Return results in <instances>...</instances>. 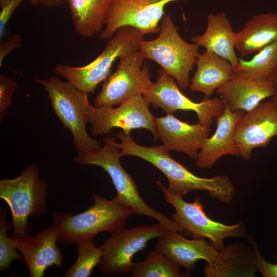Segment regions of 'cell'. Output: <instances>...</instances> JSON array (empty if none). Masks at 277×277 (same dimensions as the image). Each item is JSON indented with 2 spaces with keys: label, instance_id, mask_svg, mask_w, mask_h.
I'll return each instance as SVG.
<instances>
[{
  "label": "cell",
  "instance_id": "obj_1",
  "mask_svg": "<svg viewBox=\"0 0 277 277\" xmlns=\"http://www.w3.org/2000/svg\"><path fill=\"white\" fill-rule=\"evenodd\" d=\"M122 156H135L153 165L166 176L167 190L172 194L183 197L192 190L207 191L209 195L224 204L233 199L234 186L229 177L220 174L211 178L194 174L184 165L173 159L163 145L146 147L136 143L130 134L123 131L116 134Z\"/></svg>",
  "mask_w": 277,
  "mask_h": 277
},
{
  "label": "cell",
  "instance_id": "obj_2",
  "mask_svg": "<svg viewBox=\"0 0 277 277\" xmlns=\"http://www.w3.org/2000/svg\"><path fill=\"white\" fill-rule=\"evenodd\" d=\"M94 204L86 211L73 215L59 212L53 216L58 242L66 245L92 241L101 232L110 234L125 228L128 219L134 213L130 207L113 199L108 200L93 194Z\"/></svg>",
  "mask_w": 277,
  "mask_h": 277
},
{
  "label": "cell",
  "instance_id": "obj_3",
  "mask_svg": "<svg viewBox=\"0 0 277 277\" xmlns=\"http://www.w3.org/2000/svg\"><path fill=\"white\" fill-rule=\"evenodd\" d=\"M103 142V146L77 155L74 158V161L81 164L95 165L103 168L108 174L116 190V194L113 199L130 207L134 214L152 217L168 230L185 232L180 225L151 207L142 199L135 181L121 163L120 159L122 157L121 149L116 144L115 137H106Z\"/></svg>",
  "mask_w": 277,
  "mask_h": 277
},
{
  "label": "cell",
  "instance_id": "obj_4",
  "mask_svg": "<svg viewBox=\"0 0 277 277\" xmlns=\"http://www.w3.org/2000/svg\"><path fill=\"white\" fill-rule=\"evenodd\" d=\"M200 47L184 41L177 32L170 14L163 17L158 36L141 41L139 51L146 59L158 64L185 90L190 85V73L201 54Z\"/></svg>",
  "mask_w": 277,
  "mask_h": 277
},
{
  "label": "cell",
  "instance_id": "obj_5",
  "mask_svg": "<svg viewBox=\"0 0 277 277\" xmlns=\"http://www.w3.org/2000/svg\"><path fill=\"white\" fill-rule=\"evenodd\" d=\"M48 189L46 181L33 164L25 168L17 177L0 181V199L7 204L12 216L13 229L11 236L30 234L28 219L45 213Z\"/></svg>",
  "mask_w": 277,
  "mask_h": 277
},
{
  "label": "cell",
  "instance_id": "obj_6",
  "mask_svg": "<svg viewBox=\"0 0 277 277\" xmlns=\"http://www.w3.org/2000/svg\"><path fill=\"white\" fill-rule=\"evenodd\" d=\"M144 35L135 27H123L116 31L101 54L91 63L81 67L58 64L54 66V72L89 95L111 74L112 66L117 58L139 50L140 43L144 39Z\"/></svg>",
  "mask_w": 277,
  "mask_h": 277
},
{
  "label": "cell",
  "instance_id": "obj_7",
  "mask_svg": "<svg viewBox=\"0 0 277 277\" xmlns=\"http://www.w3.org/2000/svg\"><path fill=\"white\" fill-rule=\"evenodd\" d=\"M35 82L44 88L57 117L70 131L77 155L100 147V142L91 137L86 129L88 95L55 76L47 80L36 78Z\"/></svg>",
  "mask_w": 277,
  "mask_h": 277
},
{
  "label": "cell",
  "instance_id": "obj_8",
  "mask_svg": "<svg viewBox=\"0 0 277 277\" xmlns=\"http://www.w3.org/2000/svg\"><path fill=\"white\" fill-rule=\"evenodd\" d=\"M156 183L164 192L166 201L175 210L171 215V220L193 238L207 239L210 244L220 251L225 246V239H248L250 236L242 222L228 225L211 219L204 211L199 196L193 202L188 203L182 196L170 193L160 181H156Z\"/></svg>",
  "mask_w": 277,
  "mask_h": 277
},
{
  "label": "cell",
  "instance_id": "obj_9",
  "mask_svg": "<svg viewBox=\"0 0 277 277\" xmlns=\"http://www.w3.org/2000/svg\"><path fill=\"white\" fill-rule=\"evenodd\" d=\"M149 104L143 95H135L116 108L95 107L89 102L85 114L91 134L108 135L114 128L130 134L133 129L143 128L151 132L154 141L158 140L156 117L150 111Z\"/></svg>",
  "mask_w": 277,
  "mask_h": 277
},
{
  "label": "cell",
  "instance_id": "obj_10",
  "mask_svg": "<svg viewBox=\"0 0 277 277\" xmlns=\"http://www.w3.org/2000/svg\"><path fill=\"white\" fill-rule=\"evenodd\" d=\"M139 50L120 57L114 73L104 81L94 106H117L137 95H144L152 82L149 66Z\"/></svg>",
  "mask_w": 277,
  "mask_h": 277
},
{
  "label": "cell",
  "instance_id": "obj_11",
  "mask_svg": "<svg viewBox=\"0 0 277 277\" xmlns=\"http://www.w3.org/2000/svg\"><path fill=\"white\" fill-rule=\"evenodd\" d=\"M167 230L157 223L124 228L111 233L101 246L103 254L99 264L101 272L105 275L113 276L131 271L134 255L144 249L149 241Z\"/></svg>",
  "mask_w": 277,
  "mask_h": 277
},
{
  "label": "cell",
  "instance_id": "obj_12",
  "mask_svg": "<svg viewBox=\"0 0 277 277\" xmlns=\"http://www.w3.org/2000/svg\"><path fill=\"white\" fill-rule=\"evenodd\" d=\"M175 81L161 68L157 72L156 81L143 95L154 108H160L167 113L177 110L194 111L200 123L211 127L225 108L221 99L205 97L201 102H193L180 91Z\"/></svg>",
  "mask_w": 277,
  "mask_h": 277
},
{
  "label": "cell",
  "instance_id": "obj_13",
  "mask_svg": "<svg viewBox=\"0 0 277 277\" xmlns=\"http://www.w3.org/2000/svg\"><path fill=\"white\" fill-rule=\"evenodd\" d=\"M184 0H112L99 38L109 39L124 26L136 28L144 35L159 33L165 6Z\"/></svg>",
  "mask_w": 277,
  "mask_h": 277
},
{
  "label": "cell",
  "instance_id": "obj_14",
  "mask_svg": "<svg viewBox=\"0 0 277 277\" xmlns=\"http://www.w3.org/2000/svg\"><path fill=\"white\" fill-rule=\"evenodd\" d=\"M276 136L277 108L270 101L261 102L246 112L237 123L234 133L240 156L245 161L250 160L253 149L267 147Z\"/></svg>",
  "mask_w": 277,
  "mask_h": 277
},
{
  "label": "cell",
  "instance_id": "obj_15",
  "mask_svg": "<svg viewBox=\"0 0 277 277\" xmlns=\"http://www.w3.org/2000/svg\"><path fill=\"white\" fill-rule=\"evenodd\" d=\"M28 266L31 277H43L47 268L62 267L63 255L57 245V230L52 225L34 235L10 236Z\"/></svg>",
  "mask_w": 277,
  "mask_h": 277
},
{
  "label": "cell",
  "instance_id": "obj_16",
  "mask_svg": "<svg viewBox=\"0 0 277 277\" xmlns=\"http://www.w3.org/2000/svg\"><path fill=\"white\" fill-rule=\"evenodd\" d=\"M156 123L158 139L166 150L184 152L195 160L211 130V127L199 122L190 124L182 121L173 113L156 117Z\"/></svg>",
  "mask_w": 277,
  "mask_h": 277
},
{
  "label": "cell",
  "instance_id": "obj_17",
  "mask_svg": "<svg viewBox=\"0 0 277 277\" xmlns=\"http://www.w3.org/2000/svg\"><path fill=\"white\" fill-rule=\"evenodd\" d=\"M156 250L185 270L189 275L200 260L213 262L219 251L205 239L189 240L179 232L167 230L157 238Z\"/></svg>",
  "mask_w": 277,
  "mask_h": 277
},
{
  "label": "cell",
  "instance_id": "obj_18",
  "mask_svg": "<svg viewBox=\"0 0 277 277\" xmlns=\"http://www.w3.org/2000/svg\"><path fill=\"white\" fill-rule=\"evenodd\" d=\"M246 112H232L225 107L215 121L216 128L214 134L208 137L200 150L195 159V166L199 169H210L221 157L226 155L240 156V152L234 139L236 125Z\"/></svg>",
  "mask_w": 277,
  "mask_h": 277
},
{
  "label": "cell",
  "instance_id": "obj_19",
  "mask_svg": "<svg viewBox=\"0 0 277 277\" xmlns=\"http://www.w3.org/2000/svg\"><path fill=\"white\" fill-rule=\"evenodd\" d=\"M225 107L232 112H248L273 94V82L258 81L234 73L232 78L216 90Z\"/></svg>",
  "mask_w": 277,
  "mask_h": 277
},
{
  "label": "cell",
  "instance_id": "obj_20",
  "mask_svg": "<svg viewBox=\"0 0 277 277\" xmlns=\"http://www.w3.org/2000/svg\"><path fill=\"white\" fill-rule=\"evenodd\" d=\"M248 239L252 247L245 243L224 246L213 262L205 265V276H255V243L251 235Z\"/></svg>",
  "mask_w": 277,
  "mask_h": 277
},
{
  "label": "cell",
  "instance_id": "obj_21",
  "mask_svg": "<svg viewBox=\"0 0 277 277\" xmlns=\"http://www.w3.org/2000/svg\"><path fill=\"white\" fill-rule=\"evenodd\" d=\"M236 35V32L233 31L231 23L223 11L208 15L205 31L192 37L191 42L227 60L234 73L239 65V58L235 51Z\"/></svg>",
  "mask_w": 277,
  "mask_h": 277
},
{
  "label": "cell",
  "instance_id": "obj_22",
  "mask_svg": "<svg viewBox=\"0 0 277 277\" xmlns=\"http://www.w3.org/2000/svg\"><path fill=\"white\" fill-rule=\"evenodd\" d=\"M197 69L189 86L190 90L201 92L209 97L215 90L233 78L230 63L214 52L205 50L195 63Z\"/></svg>",
  "mask_w": 277,
  "mask_h": 277
},
{
  "label": "cell",
  "instance_id": "obj_23",
  "mask_svg": "<svg viewBox=\"0 0 277 277\" xmlns=\"http://www.w3.org/2000/svg\"><path fill=\"white\" fill-rule=\"evenodd\" d=\"M277 41V12L256 14L236 35L235 49L243 57Z\"/></svg>",
  "mask_w": 277,
  "mask_h": 277
},
{
  "label": "cell",
  "instance_id": "obj_24",
  "mask_svg": "<svg viewBox=\"0 0 277 277\" xmlns=\"http://www.w3.org/2000/svg\"><path fill=\"white\" fill-rule=\"evenodd\" d=\"M112 0H68L75 31L89 38L104 29Z\"/></svg>",
  "mask_w": 277,
  "mask_h": 277
},
{
  "label": "cell",
  "instance_id": "obj_25",
  "mask_svg": "<svg viewBox=\"0 0 277 277\" xmlns=\"http://www.w3.org/2000/svg\"><path fill=\"white\" fill-rule=\"evenodd\" d=\"M234 73L258 81H273L277 77V41L265 47L251 60L239 58Z\"/></svg>",
  "mask_w": 277,
  "mask_h": 277
},
{
  "label": "cell",
  "instance_id": "obj_26",
  "mask_svg": "<svg viewBox=\"0 0 277 277\" xmlns=\"http://www.w3.org/2000/svg\"><path fill=\"white\" fill-rule=\"evenodd\" d=\"M181 267L156 250L151 251L142 262L134 263L132 277H181L189 276L180 273Z\"/></svg>",
  "mask_w": 277,
  "mask_h": 277
},
{
  "label": "cell",
  "instance_id": "obj_27",
  "mask_svg": "<svg viewBox=\"0 0 277 277\" xmlns=\"http://www.w3.org/2000/svg\"><path fill=\"white\" fill-rule=\"evenodd\" d=\"M77 245V259L66 271L64 277H89L101 261L103 254L101 246L96 247L92 241L83 242Z\"/></svg>",
  "mask_w": 277,
  "mask_h": 277
},
{
  "label": "cell",
  "instance_id": "obj_28",
  "mask_svg": "<svg viewBox=\"0 0 277 277\" xmlns=\"http://www.w3.org/2000/svg\"><path fill=\"white\" fill-rule=\"evenodd\" d=\"M5 209L0 207V272L10 269V263L15 260L23 261V258L14 247L13 240L8 235V231L13 226L7 220Z\"/></svg>",
  "mask_w": 277,
  "mask_h": 277
},
{
  "label": "cell",
  "instance_id": "obj_29",
  "mask_svg": "<svg viewBox=\"0 0 277 277\" xmlns=\"http://www.w3.org/2000/svg\"><path fill=\"white\" fill-rule=\"evenodd\" d=\"M17 88V83L12 78L0 75V114L1 118L6 113L11 104L12 95Z\"/></svg>",
  "mask_w": 277,
  "mask_h": 277
},
{
  "label": "cell",
  "instance_id": "obj_30",
  "mask_svg": "<svg viewBox=\"0 0 277 277\" xmlns=\"http://www.w3.org/2000/svg\"><path fill=\"white\" fill-rule=\"evenodd\" d=\"M24 0H0V38H3L6 26L13 13Z\"/></svg>",
  "mask_w": 277,
  "mask_h": 277
},
{
  "label": "cell",
  "instance_id": "obj_31",
  "mask_svg": "<svg viewBox=\"0 0 277 277\" xmlns=\"http://www.w3.org/2000/svg\"><path fill=\"white\" fill-rule=\"evenodd\" d=\"M255 265L257 272L264 277H277V264H272L266 261L261 254L255 244Z\"/></svg>",
  "mask_w": 277,
  "mask_h": 277
},
{
  "label": "cell",
  "instance_id": "obj_32",
  "mask_svg": "<svg viewBox=\"0 0 277 277\" xmlns=\"http://www.w3.org/2000/svg\"><path fill=\"white\" fill-rule=\"evenodd\" d=\"M22 35L15 33L5 42L1 43L0 46V66H2L3 61L7 55L14 49L21 48L22 46Z\"/></svg>",
  "mask_w": 277,
  "mask_h": 277
},
{
  "label": "cell",
  "instance_id": "obj_33",
  "mask_svg": "<svg viewBox=\"0 0 277 277\" xmlns=\"http://www.w3.org/2000/svg\"><path fill=\"white\" fill-rule=\"evenodd\" d=\"M34 6H43L49 8L60 7L66 3L68 0H28Z\"/></svg>",
  "mask_w": 277,
  "mask_h": 277
},
{
  "label": "cell",
  "instance_id": "obj_34",
  "mask_svg": "<svg viewBox=\"0 0 277 277\" xmlns=\"http://www.w3.org/2000/svg\"><path fill=\"white\" fill-rule=\"evenodd\" d=\"M273 94L271 97L270 101L277 108V77L273 81Z\"/></svg>",
  "mask_w": 277,
  "mask_h": 277
}]
</instances>
